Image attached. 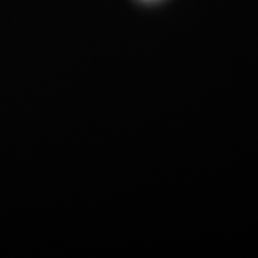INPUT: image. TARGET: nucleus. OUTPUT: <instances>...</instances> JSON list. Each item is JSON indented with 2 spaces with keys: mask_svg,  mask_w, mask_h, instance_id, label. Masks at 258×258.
<instances>
[]
</instances>
